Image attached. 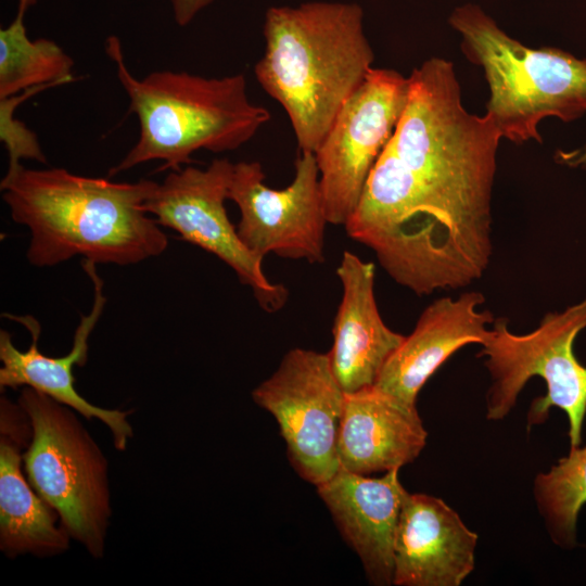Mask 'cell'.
Listing matches in <instances>:
<instances>
[{
	"mask_svg": "<svg viewBox=\"0 0 586 586\" xmlns=\"http://www.w3.org/2000/svg\"><path fill=\"white\" fill-rule=\"evenodd\" d=\"M501 136L469 113L451 62L433 56L408 76L396 128L345 229L417 295L479 280L493 254L492 194Z\"/></svg>",
	"mask_w": 586,
	"mask_h": 586,
	"instance_id": "cell-1",
	"label": "cell"
},
{
	"mask_svg": "<svg viewBox=\"0 0 586 586\" xmlns=\"http://www.w3.org/2000/svg\"><path fill=\"white\" fill-rule=\"evenodd\" d=\"M155 181L115 182L64 168H8L0 189L11 218L30 231L27 259L52 267L75 256L132 265L158 256L168 238L143 204Z\"/></svg>",
	"mask_w": 586,
	"mask_h": 586,
	"instance_id": "cell-2",
	"label": "cell"
},
{
	"mask_svg": "<svg viewBox=\"0 0 586 586\" xmlns=\"http://www.w3.org/2000/svg\"><path fill=\"white\" fill-rule=\"evenodd\" d=\"M263 34L255 78L285 111L300 151L314 153L373 68L364 10L339 1L273 5Z\"/></svg>",
	"mask_w": 586,
	"mask_h": 586,
	"instance_id": "cell-3",
	"label": "cell"
},
{
	"mask_svg": "<svg viewBox=\"0 0 586 586\" xmlns=\"http://www.w3.org/2000/svg\"><path fill=\"white\" fill-rule=\"evenodd\" d=\"M105 51L140 126L137 143L110 169V176L150 161L163 162L161 170H179L200 150H237L271 117L266 107L250 100L242 73L207 78L157 71L138 79L126 65L117 36L107 37Z\"/></svg>",
	"mask_w": 586,
	"mask_h": 586,
	"instance_id": "cell-4",
	"label": "cell"
},
{
	"mask_svg": "<svg viewBox=\"0 0 586 586\" xmlns=\"http://www.w3.org/2000/svg\"><path fill=\"white\" fill-rule=\"evenodd\" d=\"M448 23L461 36L466 58L484 72L491 92L486 115L501 139L540 142L543 119L571 122L586 113V59L526 47L474 3L456 7Z\"/></svg>",
	"mask_w": 586,
	"mask_h": 586,
	"instance_id": "cell-5",
	"label": "cell"
},
{
	"mask_svg": "<svg viewBox=\"0 0 586 586\" xmlns=\"http://www.w3.org/2000/svg\"><path fill=\"white\" fill-rule=\"evenodd\" d=\"M18 405L31 425L23 455L28 482L71 538L101 558L111 515L105 457L72 408L27 386Z\"/></svg>",
	"mask_w": 586,
	"mask_h": 586,
	"instance_id": "cell-6",
	"label": "cell"
},
{
	"mask_svg": "<svg viewBox=\"0 0 586 586\" xmlns=\"http://www.w3.org/2000/svg\"><path fill=\"white\" fill-rule=\"evenodd\" d=\"M586 328V296L562 311L547 313L539 326L525 334L508 329L506 318H497L480 356L492 378L486 394V418L504 419L514 407L524 385L533 377L547 386L545 396L535 398L527 412V426L546 421L551 407L569 418L571 448L582 442L586 413V367L578 362L573 346Z\"/></svg>",
	"mask_w": 586,
	"mask_h": 586,
	"instance_id": "cell-7",
	"label": "cell"
},
{
	"mask_svg": "<svg viewBox=\"0 0 586 586\" xmlns=\"http://www.w3.org/2000/svg\"><path fill=\"white\" fill-rule=\"evenodd\" d=\"M252 397L276 419L289 460L302 479L318 486L337 472L345 392L329 354L290 349Z\"/></svg>",
	"mask_w": 586,
	"mask_h": 586,
	"instance_id": "cell-8",
	"label": "cell"
},
{
	"mask_svg": "<svg viewBox=\"0 0 586 586\" xmlns=\"http://www.w3.org/2000/svg\"><path fill=\"white\" fill-rule=\"evenodd\" d=\"M408 77L372 68L314 152L328 222L345 226L404 111Z\"/></svg>",
	"mask_w": 586,
	"mask_h": 586,
	"instance_id": "cell-9",
	"label": "cell"
},
{
	"mask_svg": "<svg viewBox=\"0 0 586 586\" xmlns=\"http://www.w3.org/2000/svg\"><path fill=\"white\" fill-rule=\"evenodd\" d=\"M233 168L228 158H215L206 168L170 170L163 182H154L143 208L160 225L226 263L251 286L265 311H277L285 304L288 290L269 281L263 257L244 245L227 214Z\"/></svg>",
	"mask_w": 586,
	"mask_h": 586,
	"instance_id": "cell-10",
	"label": "cell"
},
{
	"mask_svg": "<svg viewBox=\"0 0 586 586\" xmlns=\"http://www.w3.org/2000/svg\"><path fill=\"white\" fill-rule=\"evenodd\" d=\"M259 162L234 164L228 200L240 211L237 227L244 245L264 258L276 254L316 264L324 260V229L329 224L323 205L315 154L301 152L295 175L283 189L265 182Z\"/></svg>",
	"mask_w": 586,
	"mask_h": 586,
	"instance_id": "cell-11",
	"label": "cell"
},
{
	"mask_svg": "<svg viewBox=\"0 0 586 586\" xmlns=\"http://www.w3.org/2000/svg\"><path fill=\"white\" fill-rule=\"evenodd\" d=\"M82 268L91 279L94 290V300L91 311L82 316L75 331L71 352L62 357H50L38 348L40 324L33 316H13L4 314L23 324L30 333L31 343L27 351L17 349L11 334L0 331V386L31 387L54 400L72 408L87 419L102 421L111 431L114 446L123 451L132 437V428L128 421V412L116 409H104L94 406L80 396L75 388L73 368L75 365L85 366L88 359V340L99 321L106 298L103 295V282L98 276L95 265L84 259Z\"/></svg>",
	"mask_w": 586,
	"mask_h": 586,
	"instance_id": "cell-12",
	"label": "cell"
},
{
	"mask_svg": "<svg viewBox=\"0 0 586 586\" xmlns=\"http://www.w3.org/2000/svg\"><path fill=\"white\" fill-rule=\"evenodd\" d=\"M481 292L444 296L428 305L413 331L385 362L374 386L409 407L430 377L458 349L483 344L491 335L495 318L481 309Z\"/></svg>",
	"mask_w": 586,
	"mask_h": 586,
	"instance_id": "cell-13",
	"label": "cell"
},
{
	"mask_svg": "<svg viewBox=\"0 0 586 586\" xmlns=\"http://www.w3.org/2000/svg\"><path fill=\"white\" fill-rule=\"evenodd\" d=\"M477 534L443 499L407 494L394 542L398 586H459L473 571Z\"/></svg>",
	"mask_w": 586,
	"mask_h": 586,
	"instance_id": "cell-14",
	"label": "cell"
},
{
	"mask_svg": "<svg viewBox=\"0 0 586 586\" xmlns=\"http://www.w3.org/2000/svg\"><path fill=\"white\" fill-rule=\"evenodd\" d=\"M317 492L344 540L359 557L369 582L393 584L395 534L408 494L398 469L373 479L340 468Z\"/></svg>",
	"mask_w": 586,
	"mask_h": 586,
	"instance_id": "cell-15",
	"label": "cell"
},
{
	"mask_svg": "<svg viewBox=\"0 0 586 586\" xmlns=\"http://www.w3.org/2000/svg\"><path fill=\"white\" fill-rule=\"evenodd\" d=\"M336 275L342 297L328 354L341 387L349 394L375 384L405 336L391 330L381 317L374 294L373 263L344 251Z\"/></svg>",
	"mask_w": 586,
	"mask_h": 586,
	"instance_id": "cell-16",
	"label": "cell"
},
{
	"mask_svg": "<svg viewBox=\"0 0 586 586\" xmlns=\"http://www.w3.org/2000/svg\"><path fill=\"white\" fill-rule=\"evenodd\" d=\"M0 548L5 556H54L67 549L71 536L58 512L34 489L22 472V447L31 425L21 406L1 399L0 418Z\"/></svg>",
	"mask_w": 586,
	"mask_h": 586,
	"instance_id": "cell-17",
	"label": "cell"
},
{
	"mask_svg": "<svg viewBox=\"0 0 586 586\" xmlns=\"http://www.w3.org/2000/svg\"><path fill=\"white\" fill-rule=\"evenodd\" d=\"M426 437L417 407L374 385L345 394L337 441L340 468L361 475L399 470L419 456Z\"/></svg>",
	"mask_w": 586,
	"mask_h": 586,
	"instance_id": "cell-18",
	"label": "cell"
},
{
	"mask_svg": "<svg viewBox=\"0 0 586 586\" xmlns=\"http://www.w3.org/2000/svg\"><path fill=\"white\" fill-rule=\"evenodd\" d=\"M24 15L16 13L11 24L0 30V99L75 79L73 59L52 40L29 39Z\"/></svg>",
	"mask_w": 586,
	"mask_h": 586,
	"instance_id": "cell-19",
	"label": "cell"
},
{
	"mask_svg": "<svg viewBox=\"0 0 586 586\" xmlns=\"http://www.w3.org/2000/svg\"><path fill=\"white\" fill-rule=\"evenodd\" d=\"M534 497L552 540L574 546L577 515L586 504V446L571 448L548 472L538 474Z\"/></svg>",
	"mask_w": 586,
	"mask_h": 586,
	"instance_id": "cell-20",
	"label": "cell"
},
{
	"mask_svg": "<svg viewBox=\"0 0 586 586\" xmlns=\"http://www.w3.org/2000/svg\"><path fill=\"white\" fill-rule=\"evenodd\" d=\"M52 88L39 86L15 95L0 99V140L9 153V168L21 164V160L30 158L46 164L47 158L38 141L37 135L15 118V110L34 94Z\"/></svg>",
	"mask_w": 586,
	"mask_h": 586,
	"instance_id": "cell-21",
	"label": "cell"
},
{
	"mask_svg": "<svg viewBox=\"0 0 586 586\" xmlns=\"http://www.w3.org/2000/svg\"><path fill=\"white\" fill-rule=\"evenodd\" d=\"M215 0H170L175 22L187 26L193 18Z\"/></svg>",
	"mask_w": 586,
	"mask_h": 586,
	"instance_id": "cell-22",
	"label": "cell"
},
{
	"mask_svg": "<svg viewBox=\"0 0 586 586\" xmlns=\"http://www.w3.org/2000/svg\"><path fill=\"white\" fill-rule=\"evenodd\" d=\"M36 2L37 0H18L17 13L25 14Z\"/></svg>",
	"mask_w": 586,
	"mask_h": 586,
	"instance_id": "cell-23",
	"label": "cell"
}]
</instances>
